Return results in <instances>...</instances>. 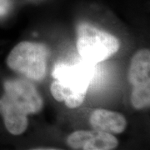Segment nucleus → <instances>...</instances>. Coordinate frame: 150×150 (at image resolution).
Returning a JSON list of instances; mask_svg holds the SVG:
<instances>
[{
  "label": "nucleus",
  "instance_id": "1",
  "mask_svg": "<svg viewBox=\"0 0 150 150\" xmlns=\"http://www.w3.org/2000/svg\"><path fill=\"white\" fill-rule=\"evenodd\" d=\"M56 79L50 91L54 98L64 102L69 108L79 107L84 101L91 79V74L86 66L59 64L53 72Z\"/></svg>",
  "mask_w": 150,
  "mask_h": 150
},
{
  "label": "nucleus",
  "instance_id": "2",
  "mask_svg": "<svg viewBox=\"0 0 150 150\" xmlns=\"http://www.w3.org/2000/svg\"><path fill=\"white\" fill-rule=\"evenodd\" d=\"M77 48L82 59L98 64L110 58L120 48L118 39L111 33L89 23H82L77 31Z\"/></svg>",
  "mask_w": 150,
  "mask_h": 150
},
{
  "label": "nucleus",
  "instance_id": "3",
  "mask_svg": "<svg viewBox=\"0 0 150 150\" xmlns=\"http://www.w3.org/2000/svg\"><path fill=\"white\" fill-rule=\"evenodd\" d=\"M48 50L42 43L23 41L11 50L6 63L8 68L33 80H42L47 72Z\"/></svg>",
  "mask_w": 150,
  "mask_h": 150
},
{
  "label": "nucleus",
  "instance_id": "4",
  "mask_svg": "<svg viewBox=\"0 0 150 150\" xmlns=\"http://www.w3.org/2000/svg\"><path fill=\"white\" fill-rule=\"evenodd\" d=\"M4 88V95L27 115L42 110L43 98L36 88L29 82L22 79L6 80Z\"/></svg>",
  "mask_w": 150,
  "mask_h": 150
},
{
  "label": "nucleus",
  "instance_id": "5",
  "mask_svg": "<svg viewBox=\"0 0 150 150\" xmlns=\"http://www.w3.org/2000/svg\"><path fill=\"white\" fill-rule=\"evenodd\" d=\"M67 144L77 150H112L118 144V140L112 134L93 130H79L70 134Z\"/></svg>",
  "mask_w": 150,
  "mask_h": 150
},
{
  "label": "nucleus",
  "instance_id": "6",
  "mask_svg": "<svg viewBox=\"0 0 150 150\" xmlns=\"http://www.w3.org/2000/svg\"><path fill=\"white\" fill-rule=\"evenodd\" d=\"M89 123L93 129L111 134L123 133L128 124L121 113L102 108L92 112Z\"/></svg>",
  "mask_w": 150,
  "mask_h": 150
},
{
  "label": "nucleus",
  "instance_id": "7",
  "mask_svg": "<svg viewBox=\"0 0 150 150\" xmlns=\"http://www.w3.org/2000/svg\"><path fill=\"white\" fill-rule=\"evenodd\" d=\"M0 114L7 130L13 135H20L27 130L28 115L5 96L0 98Z\"/></svg>",
  "mask_w": 150,
  "mask_h": 150
},
{
  "label": "nucleus",
  "instance_id": "8",
  "mask_svg": "<svg viewBox=\"0 0 150 150\" xmlns=\"http://www.w3.org/2000/svg\"><path fill=\"white\" fill-rule=\"evenodd\" d=\"M129 83L134 87L150 85V51L144 48L138 51L129 66Z\"/></svg>",
  "mask_w": 150,
  "mask_h": 150
},
{
  "label": "nucleus",
  "instance_id": "9",
  "mask_svg": "<svg viewBox=\"0 0 150 150\" xmlns=\"http://www.w3.org/2000/svg\"><path fill=\"white\" fill-rule=\"evenodd\" d=\"M131 103L138 110L149 107L150 85L134 87L131 94Z\"/></svg>",
  "mask_w": 150,
  "mask_h": 150
},
{
  "label": "nucleus",
  "instance_id": "10",
  "mask_svg": "<svg viewBox=\"0 0 150 150\" xmlns=\"http://www.w3.org/2000/svg\"><path fill=\"white\" fill-rule=\"evenodd\" d=\"M13 5L11 0H0V18L5 16Z\"/></svg>",
  "mask_w": 150,
  "mask_h": 150
}]
</instances>
